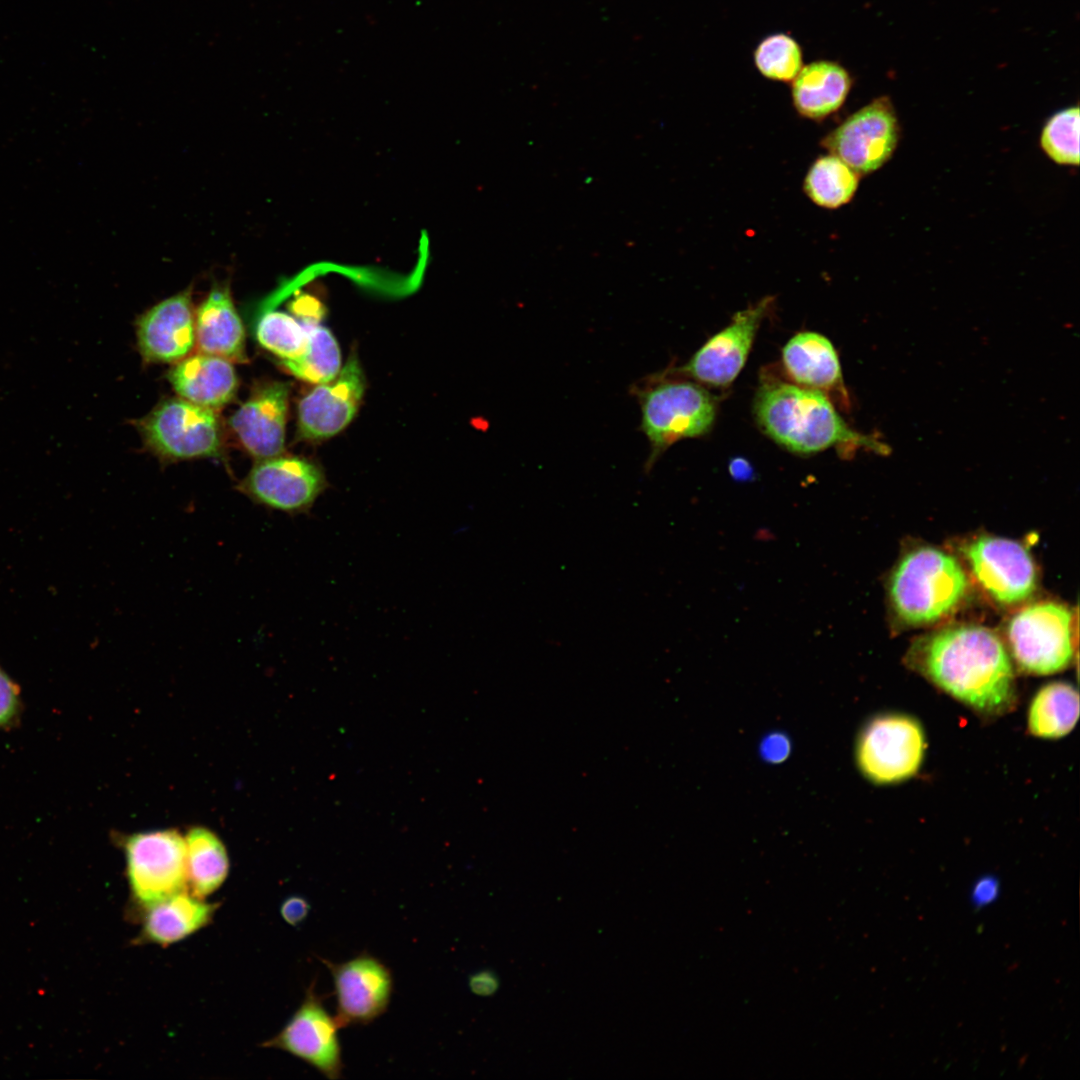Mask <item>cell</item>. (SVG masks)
<instances>
[{
  "label": "cell",
  "mask_w": 1080,
  "mask_h": 1080,
  "mask_svg": "<svg viewBox=\"0 0 1080 1080\" xmlns=\"http://www.w3.org/2000/svg\"><path fill=\"white\" fill-rule=\"evenodd\" d=\"M790 751V741L782 733L769 734L762 740L760 745L761 756L770 763L784 761L789 756Z\"/></svg>",
  "instance_id": "obj_32"
},
{
  "label": "cell",
  "mask_w": 1080,
  "mask_h": 1080,
  "mask_svg": "<svg viewBox=\"0 0 1080 1080\" xmlns=\"http://www.w3.org/2000/svg\"><path fill=\"white\" fill-rule=\"evenodd\" d=\"M188 892L200 899L222 886L229 873V857L221 839L211 830L194 827L184 836Z\"/></svg>",
  "instance_id": "obj_23"
},
{
  "label": "cell",
  "mask_w": 1080,
  "mask_h": 1080,
  "mask_svg": "<svg viewBox=\"0 0 1080 1080\" xmlns=\"http://www.w3.org/2000/svg\"><path fill=\"white\" fill-rule=\"evenodd\" d=\"M898 139V120L890 99L884 96L850 115L822 145L856 173L868 174L887 162Z\"/></svg>",
  "instance_id": "obj_10"
},
{
  "label": "cell",
  "mask_w": 1080,
  "mask_h": 1080,
  "mask_svg": "<svg viewBox=\"0 0 1080 1080\" xmlns=\"http://www.w3.org/2000/svg\"><path fill=\"white\" fill-rule=\"evenodd\" d=\"M1079 718V694L1070 683L1054 681L1042 686L1033 696L1027 713L1031 735L1058 739L1069 734Z\"/></svg>",
  "instance_id": "obj_24"
},
{
  "label": "cell",
  "mask_w": 1080,
  "mask_h": 1080,
  "mask_svg": "<svg viewBox=\"0 0 1080 1080\" xmlns=\"http://www.w3.org/2000/svg\"><path fill=\"white\" fill-rule=\"evenodd\" d=\"M967 589V575L957 559L928 546L905 554L889 580L892 607L912 626L931 624L952 613Z\"/></svg>",
  "instance_id": "obj_3"
},
{
  "label": "cell",
  "mask_w": 1080,
  "mask_h": 1080,
  "mask_svg": "<svg viewBox=\"0 0 1080 1080\" xmlns=\"http://www.w3.org/2000/svg\"><path fill=\"white\" fill-rule=\"evenodd\" d=\"M147 444L169 460L218 457L221 427L213 409L183 398L160 403L142 422Z\"/></svg>",
  "instance_id": "obj_8"
},
{
  "label": "cell",
  "mask_w": 1080,
  "mask_h": 1080,
  "mask_svg": "<svg viewBox=\"0 0 1080 1080\" xmlns=\"http://www.w3.org/2000/svg\"><path fill=\"white\" fill-rule=\"evenodd\" d=\"M1040 144L1047 156L1061 165H1079V107L1053 114L1043 127Z\"/></svg>",
  "instance_id": "obj_29"
},
{
  "label": "cell",
  "mask_w": 1080,
  "mask_h": 1080,
  "mask_svg": "<svg viewBox=\"0 0 1080 1080\" xmlns=\"http://www.w3.org/2000/svg\"><path fill=\"white\" fill-rule=\"evenodd\" d=\"M195 337L201 353L229 361L246 360L245 329L227 287L212 288L198 308Z\"/></svg>",
  "instance_id": "obj_21"
},
{
  "label": "cell",
  "mask_w": 1080,
  "mask_h": 1080,
  "mask_svg": "<svg viewBox=\"0 0 1080 1080\" xmlns=\"http://www.w3.org/2000/svg\"><path fill=\"white\" fill-rule=\"evenodd\" d=\"M365 391V378L355 355L339 374L318 384L298 406V429L302 438L320 440L342 431L355 417Z\"/></svg>",
  "instance_id": "obj_15"
},
{
  "label": "cell",
  "mask_w": 1080,
  "mask_h": 1080,
  "mask_svg": "<svg viewBox=\"0 0 1080 1080\" xmlns=\"http://www.w3.org/2000/svg\"><path fill=\"white\" fill-rule=\"evenodd\" d=\"M770 299L735 314L728 326L713 335L679 369L698 382L715 387L730 385L742 370Z\"/></svg>",
  "instance_id": "obj_14"
},
{
  "label": "cell",
  "mask_w": 1080,
  "mask_h": 1080,
  "mask_svg": "<svg viewBox=\"0 0 1080 1080\" xmlns=\"http://www.w3.org/2000/svg\"><path fill=\"white\" fill-rule=\"evenodd\" d=\"M754 415L763 432L787 450L811 455L831 447H867L884 453L887 446L852 430L822 392L772 380L754 399Z\"/></svg>",
  "instance_id": "obj_2"
},
{
  "label": "cell",
  "mask_w": 1080,
  "mask_h": 1080,
  "mask_svg": "<svg viewBox=\"0 0 1080 1080\" xmlns=\"http://www.w3.org/2000/svg\"><path fill=\"white\" fill-rule=\"evenodd\" d=\"M1072 622L1071 611L1055 602L1036 603L1015 614L1008 638L1017 666L1035 675L1066 669L1074 656Z\"/></svg>",
  "instance_id": "obj_7"
},
{
  "label": "cell",
  "mask_w": 1080,
  "mask_h": 1080,
  "mask_svg": "<svg viewBox=\"0 0 1080 1080\" xmlns=\"http://www.w3.org/2000/svg\"><path fill=\"white\" fill-rule=\"evenodd\" d=\"M219 906L188 891L152 904L137 912L142 926L134 943L163 947L177 943L209 925Z\"/></svg>",
  "instance_id": "obj_19"
},
{
  "label": "cell",
  "mask_w": 1080,
  "mask_h": 1080,
  "mask_svg": "<svg viewBox=\"0 0 1080 1080\" xmlns=\"http://www.w3.org/2000/svg\"><path fill=\"white\" fill-rule=\"evenodd\" d=\"M638 395L641 430L652 448L647 466L675 442L702 436L714 423L716 403L698 384L661 381L639 391Z\"/></svg>",
  "instance_id": "obj_5"
},
{
  "label": "cell",
  "mask_w": 1080,
  "mask_h": 1080,
  "mask_svg": "<svg viewBox=\"0 0 1080 1080\" xmlns=\"http://www.w3.org/2000/svg\"><path fill=\"white\" fill-rule=\"evenodd\" d=\"M168 379L181 398L213 410L229 403L238 387L231 361L205 353L178 361Z\"/></svg>",
  "instance_id": "obj_20"
},
{
  "label": "cell",
  "mask_w": 1080,
  "mask_h": 1080,
  "mask_svg": "<svg viewBox=\"0 0 1080 1080\" xmlns=\"http://www.w3.org/2000/svg\"><path fill=\"white\" fill-rule=\"evenodd\" d=\"M729 472L737 481H751L754 479L755 474L751 464L741 457H736L730 461Z\"/></svg>",
  "instance_id": "obj_35"
},
{
  "label": "cell",
  "mask_w": 1080,
  "mask_h": 1080,
  "mask_svg": "<svg viewBox=\"0 0 1080 1080\" xmlns=\"http://www.w3.org/2000/svg\"><path fill=\"white\" fill-rule=\"evenodd\" d=\"M134 909L188 891L184 836L172 829L133 834L123 844Z\"/></svg>",
  "instance_id": "obj_6"
},
{
  "label": "cell",
  "mask_w": 1080,
  "mask_h": 1080,
  "mask_svg": "<svg viewBox=\"0 0 1080 1080\" xmlns=\"http://www.w3.org/2000/svg\"><path fill=\"white\" fill-rule=\"evenodd\" d=\"M754 63L766 78L793 81L803 67V54L799 43L786 33L766 36L754 51Z\"/></svg>",
  "instance_id": "obj_28"
},
{
  "label": "cell",
  "mask_w": 1080,
  "mask_h": 1080,
  "mask_svg": "<svg viewBox=\"0 0 1080 1080\" xmlns=\"http://www.w3.org/2000/svg\"><path fill=\"white\" fill-rule=\"evenodd\" d=\"M851 86V76L841 64L830 60L811 62L793 80L794 107L806 118L823 119L843 105Z\"/></svg>",
  "instance_id": "obj_22"
},
{
  "label": "cell",
  "mask_w": 1080,
  "mask_h": 1080,
  "mask_svg": "<svg viewBox=\"0 0 1080 1080\" xmlns=\"http://www.w3.org/2000/svg\"><path fill=\"white\" fill-rule=\"evenodd\" d=\"M859 174L837 156L819 157L810 167L804 181V191L817 205L838 208L855 194Z\"/></svg>",
  "instance_id": "obj_26"
},
{
  "label": "cell",
  "mask_w": 1080,
  "mask_h": 1080,
  "mask_svg": "<svg viewBox=\"0 0 1080 1080\" xmlns=\"http://www.w3.org/2000/svg\"><path fill=\"white\" fill-rule=\"evenodd\" d=\"M784 368L799 386L847 402L838 354L825 336L811 331L794 335L782 350Z\"/></svg>",
  "instance_id": "obj_18"
},
{
  "label": "cell",
  "mask_w": 1080,
  "mask_h": 1080,
  "mask_svg": "<svg viewBox=\"0 0 1080 1080\" xmlns=\"http://www.w3.org/2000/svg\"><path fill=\"white\" fill-rule=\"evenodd\" d=\"M468 986L472 993L478 996H491L499 987V980L495 973L490 970H481L469 977Z\"/></svg>",
  "instance_id": "obj_34"
},
{
  "label": "cell",
  "mask_w": 1080,
  "mask_h": 1080,
  "mask_svg": "<svg viewBox=\"0 0 1080 1080\" xmlns=\"http://www.w3.org/2000/svg\"><path fill=\"white\" fill-rule=\"evenodd\" d=\"M322 962L333 979L335 1020L340 1028L367 1025L386 1012L393 992V977L382 961L363 952L342 963L327 959Z\"/></svg>",
  "instance_id": "obj_12"
},
{
  "label": "cell",
  "mask_w": 1080,
  "mask_h": 1080,
  "mask_svg": "<svg viewBox=\"0 0 1080 1080\" xmlns=\"http://www.w3.org/2000/svg\"><path fill=\"white\" fill-rule=\"evenodd\" d=\"M307 329V347L302 356L283 360V365L297 378L312 384L333 380L341 370V353L333 334L326 327L303 321Z\"/></svg>",
  "instance_id": "obj_25"
},
{
  "label": "cell",
  "mask_w": 1080,
  "mask_h": 1080,
  "mask_svg": "<svg viewBox=\"0 0 1080 1080\" xmlns=\"http://www.w3.org/2000/svg\"><path fill=\"white\" fill-rule=\"evenodd\" d=\"M964 554L984 590L1002 604L1020 603L1036 588V570L1029 552L1020 543L981 536L971 541Z\"/></svg>",
  "instance_id": "obj_13"
},
{
  "label": "cell",
  "mask_w": 1080,
  "mask_h": 1080,
  "mask_svg": "<svg viewBox=\"0 0 1080 1080\" xmlns=\"http://www.w3.org/2000/svg\"><path fill=\"white\" fill-rule=\"evenodd\" d=\"M289 387L273 382L257 388L230 419V426L246 451L260 459L284 451Z\"/></svg>",
  "instance_id": "obj_16"
},
{
  "label": "cell",
  "mask_w": 1080,
  "mask_h": 1080,
  "mask_svg": "<svg viewBox=\"0 0 1080 1080\" xmlns=\"http://www.w3.org/2000/svg\"><path fill=\"white\" fill-rule=\"evenodd\" d=\"M1000 882L994 875H984L977 879L971 890V902L976 908L993 903L999 896Z\"/></svg>",
  "instance_id": "obj_31"
},
{
  "label": "cell",
  "mask_w": 1080,
  "mask_h": 1080,
  "mask_svg": "<svg viewBox=\"0 0 1080 1080\" xmlns=\"http://www.w3.org/2000/svg\"><path fill=\"white\" fill-rule=\"evenodd\" d=\"M339 1025L326 1010L313 981L305 997L285 1026L263 1043L266 1048L285 1051L314 1067L330 1080L342 1077L343 1061L338 1037Z\"/></svg>",
  "instance_id": "obj_11"
},
{
  "label": "cell",
  "mask_w": 1080,
  "mask_h": 1080,
  "mask_svg": "<svg viewBox=\"0 0 1080 1080\" xmlns=\"http://www.w3.org/2000/svg\"><path fill=\"white\" fill-rule=\"evenodd\" d=\"M138 345L153 362H178L196 344L191 294L183 291L149 309L138 321Z\"/></svg>",
  "instance_id": "obj_17"
},
{
  "label": "cell",
  "mask_w": 1080,
  "mask_h": 1080,
  "mask_svg": "<svg viewBox=\"0 0 1080 1080\" xmlns=\"http://www.w3.org/2000/svg\"><path fill=\"white\" fill-rule=\"evenodd\" d=\"M258 342L282 360L302 356L307 347V329L303 322L282 311L266 312L256 327Z\"/></svg>",
  "instance_id": "obj_27"
},
{
  "label": "cell",
  "mask_w": 1080,
  "mask_h": 1080,
  "mask_svg": "<svg viewBox=\"0 0 1080 1080\" xmlns=\"http://www.w3.org/2000/svg\"><path fill=\"white\" fill-rule=\"evenodd\" d=\"M907 664L984 718L1012 711L1017 702L1012 660L990 629L947 627L916 641Z\"/></svg>",
  "instance_id": "obj_1"
},
{
  "label": "cell",
  "mask_w": 1080,
  "mask_h": 1080,
  "mask_svg": "<svg viewBox=\"0 0 1080 1080\" xmlns=\"http://www.w3.org/2000/svg\"><path fill=\"white\" fill-rule=\"evenodd\" d=\"M310 910V903L305 897L300 895L286 897L280 906L281 917L287 924L293 927L302 924L308 917Z\"/></svg>",
  "instance_id": "obj_33"
},
{
  "label": "cell",
  "mask_w": 1080,
  "mask_h": 1080,
  "mask_svg": "<svg viewBox=\"0 0 1080 1080\" xmlns=\"http://www.w3.org/2000/svg\"><path fill=\"white\" fill-rule=\"evenodd\" d=\"M927 741L921 722L912 715L887 712L861 729L855 759L862 775L877 785L907 781L922 767Z\"/></svg>",
  "instance_id": "obj_4"
},
{
  "label": "cell",
  "mask_w": 1080,
  "mask_h": 1080,
  "mask_svg": "<svg viewBox=\"0 0 1080 1080\" xmlns=\"http://www.w3.org/2000/svg\"><path fill=\"white\" fill-rule=\"evenodd\" d=\"M21 710L19 689L0 668V728L10 726Z\"/></svg>",
  "instance_id": "obj_30"
},
{
  "label": "cell",
  "mask_w": 1080,
  "mask_h": 1080,
  "mask_svg": "<svg viewBox=\"0 0 1080 1080\" xmlns=\"http://www.w3.org/2000/svg\"><path fill=\"white\" fill-rule=\"evenodd\" d=\"M321 468L298 456L258 460L238 488L252 502L289 515L307 513L326 488Z\"/></svg>",
  "instance_id": "obj_9"
}]
</instances>
